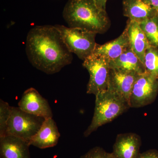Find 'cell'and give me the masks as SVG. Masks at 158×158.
<instances>
[{
    "label": "cell",
    "mask_w": 158,
    "mask_h": 158,
    "mask_svg": "<svg viewBox=\"0 0 158 158\" xmlns=\"http://www.w3.org/2000/svg\"><path fill=\"white\" fill-rule=\"evenodd\" d=\"M26 52L34 67L47 74L59 72L71 63L72 53L55 26H38L27 35Z\"/></svg>",
    "instance_id": "obj_1"
},
{
    "label": "cell",
    "mask_w": 158,
    "mask_h": 158,
    "mask_svg": "<svg viewBox=\"0 0 158 158\" xmlns=\"http://www.w3.org/2000/svg\"><path fill=\"white\" fill-rule=\"evenodd\" d=\"M62 15L69 27L97 34L104 33L110 26L106 11L99 9L94 0H69Z\"/></svg>",
    "instance_id": "obj_2"
},
{
    "label": "cell",
    "mask_w": 158,
    "mask_h": 158,
    "mask_svg": "<svg viewBox=\"0 0 158 158\" xmlns=\"http://www.w3.org/2000/svg\"><path fill=\"white\" fill-rule=\"evenodd\" d=\"M95 102L92 121L84 133L86 138L99 127L113 121L131 108L125 100L108 90L97 94Z\"/></svg>",
    "instance_id": "obj_3"
},
{
    "label": "cell",
    "mask_w": 158,
    "mask_h": 158,
    "mask_svg": "<svg viewBox=\"0 0 158 158\" xmlns=\"http://www.w3.org/2000/svg\"><path fill=\"white\" fill-rule=\"evenodd\" d=\"M67 47L83 61L94 53L97 34L79 28L56 25Z\"/></svg>",
    "instance_id": "obj_4"
},
{
    "label": "cell",
    "mask_w": 158,
    "mask_h": 158,
    "mask_svg": "<svg viewBox=\"0 0 158 158\" xmlns=\"http://www.w3.org/2000/svg\"><path fill=\"white\" fill-rule=\"evenodd\" d=\"M45 118L27 113L19 107L12 106L6 135H11L29 142L36 134Z\"/></svg>",
    "instance_id": "obj_5"
},
{
    "label": "cell",
    "mask_w": 158,
    "mask_h": 158,
    "mask_svg": "<svg viewBox=\"0 0 158 158\" xmlns=\"http://www.w3.org/2000/svg\"><path fill=\"white\" fill-rule=\"evenodd\" d=\"M83 66L88 71L90 79L87 86V93L96 95L107 90L110 61L106 58L93 54L83 61Z\"/></svg>",
    "instance_id": "obj_6"
},
{
    "label": "cell",
    "mask_w": 158,
    "mask_h": 158,
    "mask_svg": "<svg viewBox=\"0 0 158 158\" xmlns=\"http://www.w3.org/2000/svg\"><path fill=\"white\" fill-rule=\"evenodd\" d=\"M158 94V77L146 71L139 74L130 96V107L141 108L151 104L155 100Z\"/></svg>",
    "instance_id": "obj_7"
},
{
    "label": "cell",
    "mask_w": 158,
    "mask_h": 158,
    "mask_svg": "<svg viewBox=\"0 0 158 158\" xmlns=\"http://www.w3.org/2000/svg\"><path fill=\"white\" fill-rule=\"evenodd\" d=\"M18 107L27 113L45 119L53 117L48 101L34 88H29L24 91L19 102Z\"/></svg>",
    "instance_id": "obj_8"
},
{
    "label": "cell",
    "mask_w": 158,
    "mask_h": 158,
    "mask_svg": "<svg viewBox=\"0 0 158 158\" xmlns=\"http://www.w3.org/2000/svg\"><path fill=\"white\" fill-rule=\"evenodd\" d=\"M139 74L134 72L110 68L107 90L121 97L129 104L133 86Z\"/></svg>",
    "instance_id": "obj_9"
},
{
    "label": "cell",
    "mask_w": 158,
    "mask_h": 158,
    "mask_svg": "<svg viewBox=\"0 0 158 158\" xmlns=\"http://www.w3.org/2000/svg\"><path fill=\"white\" fill-rule=\"evenodd\" d=\"M141 145V137L135 133L118 134L113 144V157L138 158Z\"/></svg>",
    "instance_id": "obj_10"
},
{
    "label": "cell",
    "mask_w": 158,
    "mask_h": 158,
    "mask_svg": "<svg viewBox=\"0 0 158 158\" xmlns=\"http://www.w3.org/2000/svg\"><path fill=\"white\" fill-rule=\"evenodd\" d=\"M28 141L11 135L0 138V158H31Z\"/></svg>",
    "instance_id": "obj_11"
},
{
    "label": "cell",
    "mask_w": 158,
    "mask_h": 158,
    "mask_svg": "<svg viewBox=\"0 0 158 158\" xmlns=\"http://www.w3.org/2000/svg\"><path fill=\"white\" fill-rule=\"evenodd\" d=\"M60 137L56 122L52 118H47L29 144L40 149L53 147L58 144Z\"/></svg>",
    "instance_id": "obj_12"
},
{
    "label": "cell",
    "mask_w": 158,
    "mask_h": 158,
    "mask_svg": "<svg viewBox=\"0 0 158 158\" xmlns=\"http://www.w3.org/2000/svg\"><path fill=\"white\" fill-rule=\"evenodd\" d=\"M123 6L124 16L138 23L158 15L146 0H123Z\"/></svg>",
    "instance_id": "obj_13"
},
{
    "label": "cell",
    "mask_w": 158,
    "mask_h": 158,
    "mask_svg": "<svg viewBox=\"0 0 158 158\" xmlns=\"http://www.w3.org/2000/svg\"><path fill=\"white\" fill-rule=\"evenodd\" d=\"M125 29L127 31L130 48L144 64L145 53L151 46L147 37L139 23L136 22L128 20Z\"/></svg>",
    "instance_id": "obj_14"
},
{
    "label": "cell",
    "mask_w": 158,
    "mask_h": 158,
    "mask_svg": "<svg viewBox=\"0 0 158 158\" xmlns=\"http://www.w3.org/2000/svg\"><path fill=\"white\" fill-rule=\"evenodd\" d=\"M130 48L129 40L125 29L116 39L102 45L97 44L93 54L102 56L110 61L118 58Z\"/></svg>",
    "instance_id": "obj_15"
},
{
    "label": "cell",
    "mask_w": 158,
    "mask_h": 158,
    "mask_svg": "<svg viewBox=\"0 0 158 158\" xmlns=\"http://www.w3.org/2000/svg\"><path fill=\"white\" fill-rule=\"evenodd\" d=\"M110 68L117 69L138 74L145 72L143 62L131 48L128 49L116 59L110 61Z\"/></svg>",
    "instance_id": "obj_16"
},
{
    "label": "cell",
    "mask_w": 158,
    "mask_h": 158,
    "mask_svg": "<svg viewBox=\"0 0 158 158\" xmlns=\"http://www.w3.org/2000/svg\"><path fill=\"white\" fill-rule=\"evenodd\" d=\"M147 37L150 45L158 47V15L139 23Z\"/></svg>",
    "instance_id": "obj_17"
},
{
    "label": "cell",
    "mask_w": 158,
    "mask_h": 158,
    "mask_svg": "<svg viewBox=\"0 0 158 158\" xmlns=\"http://www.w3.org/2000/svg\"><path fill=\"white\" fill-rule=\"evenodd\" d=\"M145 71L158 77V49L150 46L146 51L144 63Z\"/></svg>",
    "instance_id": "obj_18"
},
{
    "label": "cell",
    "mask_w": 158,
    "mask_h": 158,
    "mask_svg": "<svg viewBox=\"0 0 158 158\" xmlns=\"http://www.w3.org/2000/svg\"><path fill=\"white\" fill-rule=\"evenodd\" d=\"M12 106L0 99V138L6 136L7 125L11 116Z\"/></svg>",
    "instance_id": "obj_19"
},
{
    "label": "cell",
    "mask_w": 158,
    "mask_h": 158,
    "mask_svg": "<svg viewBox=\"0 0 158 158\" xmlns=\"http://www.w3.org/2000/svg\"><path fill=\"white\" fill-rule=\"evenodd\" d=\"M80 158H114L112 153L107 152L103 148L95 147L82 155Z\"/></svg>",
    "instance_id": "obj_20"
},
{
    "label": "cell",
    "mask_w": 158,
    "mask_h": 158,
    "mask_svg": "<svg viewBox=\"0 0 158 158\" xmlns=\"http://www.w3.org/2000/svg\"><path fill=\"white\" fill-rule=\"evenodd\" d=\"M138 158H158V151L150 149L142 153H140Z\"/></svg>",
    "instance_id": "obj_21"
},
{
    "label": "cell",
    "mask_w": 158,
    "mask_h": 158,
    "mask_svg": "<svg viewBox=\"0 0 158 158\" xmlns=\"http://www.w3.org/2000/svg\"><path fill=\"white\" fill-rule=\"evenodd\" d=\"M94 1L99 9L106 11V4L107 0H94Z\"/></svg>",
    "instance_id": "obj_22"
},
{
    "label": "cell",
    "mask_w": 158,
    "mask_h": 158,
    "mask_svg": "<svg viewBox=\"0 0 158 158\" xmlns=\"http://www.w3.org/2000/svg\"><path fill=\"white\" fill-rule=\"evenodd\" d=\"M146 1L150 4L154 9L156 11L158 15V0H146Z\"/></svg>",
    "instance_id": "obj_23"
}]
</instances>
